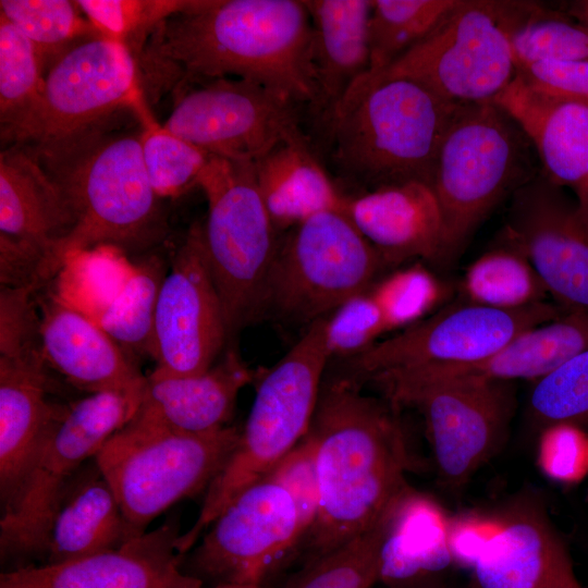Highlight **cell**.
Segmentation results:
<instances>
[{
	"instance_id": "cell-50",
	"label": "cell",
	"mask_w": 588,
	"mask_h": 588,
	"mask_svg": "<svg viewBox=\"0 0 588 588\" xmlns=\"http://www.w3.org/2000/svg\"><path fill=\"white\" fill-rule=\"evenodd\" d=\"M383 588H445L441 579L438 577H432L428 579H424L421 581L406 585V586H400V587H384Z\"/></svg>"
},
{
	"instance_id": "cell-38",
	"label": "cell",
	"mask_w": 588,
	"mask_h": 588,
	"mask_svg": "<svg viewBox=\"0 0 588 588\" xmlns=\"http://www.w3.org/2000/svg\"><path fill=\"white\" fill-rule=\"evenodd\" d=\"M391 514L372 529L294 569L281 588H372L379 583Z\"/></svg>"
},
{
	"instance_id": "cell-33",
	"label": "cell",
	"mask_w": 588,
	"mask_h": 588,
	"mask_svg": "<svg viewBox=\"0 0 588 588\" xmlns=\"http://www.w3.org/2000/svg\"><path fill=\"white\" fill-rule=\"evenodd\" d=\"M457 0H371L370 71H382L422 41Z\"/></svg>"
},
{
	"instance_id": "cell-8",
	"label": "cell",
	"mask_w": 588,
	"mask_h": 588,
	"mask_svg": "<svg viewBox=\"0 0 588 588\" xmlns=\"http://www.w3.org/2000/svg\"><path fill=\"white\" fill-rule=\"evenodd\" d=\"M142 394L103 391L59 403L15 498L1 511L2 560L41 556L61 493L78 469L131 420Z\"/></svg>"
},
{
	"instance_id": "cell-28",
	"label": "cell",
	"mask_w": 588,
	"mask_h": 588,
	"mask_svg": "<svg viewBox=\"0 0 588 588\" xmlns=\"http://www.w3.org/2000/svg\"><path fill=\"white\" fill-rule=\"evenodd\" d=\"M313 26V102L324 127L351 85L370 68L371 0H304Z\"/></svg>"
},
{
	"instance_id": "cell-14",
	"label": "cell",
	"mask_w": 588,
	"mask_h": 588,
	"mask_svg": "<svg viewBox=\"0 0 588 588\" xmlns=\"http://www.w3.org/2000/svg\"><path fill=\"white\" fill-rule=\"evenodd\" d=\"M304 535L293 497L265 476L220 512L181 567L205 587L265 588L275 573L291 567Z\"/></svg>"
},
{
	"instance_id": "cell-1",
	"label": "cell",
	"mask_w": 588,
	"mask_h": 588,
	"mask_svg": "<svg viewBox=\"0 0 588 588\" xmlns=\"http://www.w3.org/2000/svg\"><path fill=\"white\" fill-rule=\"evenodd\" d=\"M388 400L344 376L323 382L307 436L319 489L316 519L291 567L308 564L384 520L412 488L413 458Z\"/></svg>"
},
{
	"instance_id": "cell-29",
	"label": "cell",
	"mask_w": 588,
	"mask_h": 588,
	"mask_svg": "<svg viewBox=\"0 0 588 588\" xmlns=\"http://www.w3.org/2000/svg\"><path fill=\"white\" fill-rule=\"evenodd\" d=\"M586 350L588 310L566 311L522 331L482 360L463 366L407 369L441 379L536 381Z\"/></svg>"
},
{
	"instance_id": "cell-25",
	"label": "cell",
	"mask_w": 588,
	"mask_h": 588,
	"mask_svg": "<svg viewBox=\"0 0 588 588\" xmlns=\"http://www.w3.org/2000/svg\"><path fill=\"white\" fill-rule=\"evenodd\" d=\"M73 225L71 211L56 182L24 145L0 154V241L26 246L45 257Z\"/></svg>"
},
{
	"instance_id": "cell-41",
	"label": "cell",
	"mask_w": 588,
	"mask_h": 588,
	"mask_svg": "<svg viewBox=\"0 0 588 588\" xmlns=\"http://www.w3.org/2000/svg\"><path fill=\"white\" fill-rule=\"evenodd\" d=\"M385 332L404 330L428 317L448 295L445 284L422 261L397 269L369 287Z\"/></svg>"
},
{
	"instance_id": "cell-11",
	"label": "cell",
	"mask_w": 588,
	"mask_h": 588,
	"mask_svg": "<svg viewBox=\"0 0 588 588\" xmlns=\"http://www.w3.org/2000/svg\"><path fill=\"white\" fill-rule=\"evenodd\" d=\"M365 381L396 408L420 413L439 477L451 488L467 482L504 442L514 408L511 382L440 379L411 369Z\"/></svg>"
},
{
	"instance_id": "cell-13",
	"label": "cell",
	"mask_w": 588,
	"mask_h": 588,
	"mask_svg": "<svg viewBox=\"0 0 588 588\" xmlns=\"http://www.w3.org/2000/svg\"><path fill=\"white\" fill-rule=\"evenodd\" d=\"M383 266L343 211L319 212L291 229L279 244L266 308L310 324L368 290Z\"/></svg>"
},
{
	"instance_id": "cell-9",
	"label": "cell",
	"mask_w": 588,
	"mask_h": 588,
	"mask_svg": "<svg viewBox=\"0 0 588 588\" xmlns=\"http://www.w3.org/2000/svg\"><path fill=\"white\" fill-rule=\"evenodd\" d=\"M240 433L234 426L194 434L126 424L94 458L127 522L143 534L173 504L208 489L236 448Z\"/></svg>"
},
{
	"instance_id": "cell-23",
	"label": "cell",
	"mask_w": 588,
	"mask_h": 588,
	"mask_svg": "<svg viewBox=\"0 0 588 588\" xmlns=\"http://www.w3.org/2000/svg\"><path fill=\"white\" fill-rule=\"evenodd\" d=\"M342 211L385 265L414 259L439 264L441 216L427 184L408 182L365 191L345 197Z\"/></svg>"
},
{
	"instance_id": "cell-36",
	"label": "cell",
	"mask_w": 588,
	"mask_h": 588,
	"mask_svg": "<svg viewBox=\"0 0 588 588\" xmlns=\"http://www.w3.org/2000/svg\"><path fill=\"white\" fill-rule=\"evenodd\" d=\"M45 74L30 41L0 15V122L11 142L39 101Z\"/></svg>"
},
{
	"instance_id": "cell-48",
	"label": "cell",
	"mask_w": 588,
	"mask_h": 588,
	"mask_svg": "<svg viewBox=\"0 0 588 588\" xmlns=\"http://www.w3.org/2000/svg\"><path fill=\"white\" fill-rule=\"evenodd\" d=\"M266 476L281 483L293 497L305 538L316 519L319 504L315 452L310 438L306 434Z\"/></svg>"
},
{
	"instance_id": "cell-18",
	"label": "cell",
	"mask_w": 588,
	"mask_h": 588,
	"mask_svg": "<svg viewBox=\"0 0 588 588\" xmlns=\"http://www.w3.org/2000/svg\"><path fill=\"white\" fill-rule=\"evenodd\" d=\"M502 233L565 311L588 310V208L540 172L510 199Z\"/></svg>"
},
{
	"instance_id": "cell-30",
	"label": "cell",
	"mask_w": 588,
	"mask_h": 588,
	"mask_svg": "<svg viewBox=\"0 0 588 588\" xmlns=\"http://www.w3.org/2000/svg\"><path fill=\"white\" fill-rule=\"evenodd\" d=\"M254 163L258 189L277 231L291 230L319 212L342 211L345 196L305 138L280 144Z\"/></svg>"
},
{
	"instance_id": "cell-5",
	"label": "cell",
	"mask_w": 588,
	"mask_h": 588,
	"mask_svg": "<svg viewBox=\"0 0 588 588\" xmlns=\"http://www.w3.org/2000/svg\"><path fill=\"white\" fill-rule=\"evenodd\" d=\"M540 172L530 138L504 109L491 101L460 105L431 182L442 223L439 264L453 262L483 221Z\"/></svg>"
},
{
	"instance_id": "cell-3",
	"label": "cell",
	"mask_w": 588,
	"mask_h": 588,
	"mask_svg": "<svg viewBox=\"0 0 588 588\" xmlns=\"http://www.w3.org/2000/svg\"><path fill=\"white\" fill-rule=\"evenodd\" d=\"M107 125L53 146L28 147L60 188L73 219L47 262L48 280L74 253L102 245L146 249L166 234L143 160L142 130L109 132Z\"/></svg>"
},
{
	"instance_id": "cell-51",
	"label": "cell",
	"mask_w": 588,
	"mask_h": 588,
	"mask_svg": "<svg viewBox=\"0 0 588 588\" xmlns=\"http://www.w3.org/2000/svg\"><path fill=\"white\" fill-rule=\"evenodd\" d=\"M204 588H261V587L253 586V585H217V586H208Z\"/></svg>"
},
{
	"instance_id": "cell-42",
	"label": "cell",
	"mask_w": 588,
	"mask_h": 588,
	"mask_svg": "<svg viewBox=\"0 0 588 588\" xmlns=\"http://www.w3.org/2000/svg\"><path fill=\"white\" fill-rule=\"evenodd\" d=\"M528 412L541 429L559 422L588 425V350L534 381Z\"/></svg>"
},
{
	"instance_id": "cell-16",
	"label": "cell",
	"mask_w": 588,
	"mask_h": 588,
	"mask_svg": "<svg viewBox=\"0 0 588 588\" xmlns=\"http://www.w3.org/2000/svg\"><path fill=\"white\" fill-rule=\"evenodd\" d=\"M564 313L549 302L506 311L457 299L354 357L347 377L363 385L383 371L469 365L487 358L522 331Z\"/></svg>"
},
{
	"instance_id": "cell-40",
	"label": "cell",
	"mask_w": 588,
	"mask_h": 588,
	"mask_svg": "<svg viewBox=\"0 0 588 588\" xmlns=\"http://www.w3.org/2000/svg\"><path fill=\"white\" fill-rule=\"evenodd\" d=\"M139 124L143 160L156 195L177 197L198 186L211 155L171 133L154 117Z\"/></svg>"
},
{
	"instance_id": "cell-22",
	"label": "cell",
	"mask_w": 588,
	"mask_h": 588,
	"mask_svg": "<svg viewBox=\"0 0 588 588\" xmlns=\"http://www.w3.org/2000/svg\"><path fill=\"white\" fill-rule=\"evenodd\" d=\"M471 566L476 588H583L548 517L528 503L507 512Z\"/></svg>"
},
{
	"instance_id": "cell-27",
	"label": "cell",
	"mask_w": 588,
	"mask_h": 588,
	"mask_svg": "<svg viewBox=\"0 0 588 588\" xmlns=\"http://www.w3.org/2000/svg\"><path fill=\"white\" fill-rule=\"evenodd\" d=\"M42 360L0 357L1 511L15 498L59 405Z\"/></svg>"
},
{
	"instance_id": "cell-37",
	"label": "cell",
	"mask_w": 588,
	"mask_h": 588,
	"mask_svg": "<svg viewBox=\"0 0 588 588\" xmlns=\"http://www.w3.org/2000/svg\"><path fill=\"white\" fill-rule=\"evenodd\" d=\"M166 266L158 257L133 265L118 296L94 319L123 350L149 354L152 323Z\"/></svg>"
},
{
	"instance_id": "cell-26",
	"label": "cell",
	"mask_w": 588,
	"mask_h": 588,
	"mask_svg": "<svg viewBox=\"0 0 588 588\" xmlns=\"http://www.w3.org/2000/svg\"><path fill=\"white\" fill-rule=\"evenodd\" d=\"M139 535L127 522L110 483L91 458L61 493L40 558L44 564L62 563L117 549Z\"/></svg>"
},
{
	"instance_id": "cell-15",
	"label": "cell",
	"mask_w": 588,
	"mask_h": 588,
	"mask_svg": "<svg viewBox=\"0 0 588 588\" xmlns=\"http://www.w3.org/2000/svg\"><path fill=\"white\" fill-rule=\"evenodd\" d=\"M162 124L209 155L256 162L280 144L305 138L295 103L262 85L218 77L192 81Z\"/></svg>"
},
{
	"instance_id": "cell-21",
	"label": "cell",
	"mask_w": 588,
	"mask_h": 588,
	"mask_svg": "<svg viewBox=\"0 0 588 588\" xmlns=\"http://www.w3.org/2000/svg\"><path fill=\"white\" fill-rule=\"evenodd\" d=\"M39 335L46 364L73 387L90 393H142L146 377L90 317L53 292L39 302Z\"/></svg>"
},
{
	"instance_id": "cell-17",
	"label": "cell",
	"mask_w": 588,
	"mask_h": 588,
	"mask_svg": "<svg viewBox=\"0 0 588 588\" xmlns=\"http://www.w3.org/2000/svg\"><path fill=\"white\" fill-rule=\"evenodd\" d=\"M228 341L221 298L197 223L173 255L159 290L149 346L154 370L174 376L201 373L217 362Z\"/></svg>"
},
{
	"instance_id": "cell-45",
	"label": "cell",
	"mask_w": 588,
	"mask_h": 588,
	"mask_svg": "<svg viewBox=\"0 0 588 588\" xmlns=\"http://www.w3.org/2000/svg\"><path fill=\"white\" fill-rule=\"evenodd\" d=\"M37 290L1 286L0 357L44 360L39 335V316L32 296Z\"/></svg>"
},
{
	"instance_id": "cell-10",
	"label": "cell",
	"mask_w": 588,
	"mask_h": 588,
	"mask_svg": "<svg viewBox=\"0 0 588 588\" xmlns=\"http://www.w3.org/2000/svg\"><path fill=\"white\" fill-rule=\"evenodd\" d=\"M520 2L457 0L417 46L382 71L413 81L455 105L493 100L516 75L510 33Z\"/></svg>"
},
{
	"instance_id": "cell-24",
	"label": "cell",
	"mask_w": 588,
	"mask_h": 588,
	"mask_svg": "<svg viewBox=\"0 0 588 588\" xmlns=\"http://www.w3.org/2000/svg\"><path fill=\"white\" fill-rule=\"evenodd\" d=\"M491 102L528 135L542 174L588 208V106L546 98L516 75Z\"/></svg>"
},
{
	"instance_id": "cell-32",
	"label": "cell",
	"mask_w": 588,
	"mask_h": 588,
	"mask_svg": "<svg viewBox=\"0 0 588 588\" xmlns=\"http://www.w3.org/2000/svg\"><path fill=\"white\" fill-rule=\"evenodd\" d=\"M458 293L463 302L506 311L547 302L549 296L530 259L503 233L495 246L467 266Z\"/></svg>"
},
{
	"instance_id": "cell-44",
	"label": "cell",
	"mask_w": 588,
	"mask_h": 588,
	"mask_svg": "<svg viewBox=\"0 0 588 588\" xmlns=\"http://www.w3.org/2000/svg\"><path fill=\"white\" fill-rule=\"evenodd\" d=\"M326 345L332 357L354 358L385 334L381 311L369 289L323 317Z\"/></svg>"
},
{
	"instance_id": "cell-12",
	"label": "cell",
	"mask_w": 588,
	"mask_h": 588,
	"mask_svg": "<svg viewBox=\"0 0 588 588\" xmlns=\"http://www.w3.org/2000/svg\"><path fill=\"white\" fill-rule=\"evenodd\" d=\"M121 110L138 122L151 112L140 87L138 61L100 34L68 50L47 71L39 101L11 142L53 146L109 121Z\"/></svg>"
},
{
	"instance_id": "cell-46",
	"label": "cell",
	"mask_w": 588,
	"mask_h": 588,
	"mask_svg": "<svg viewBox=\"0 0 588 588\" xmlns=\"http://www.w3.org/2000/svg\"><path fill=\"white\" fill-rule=\"evenodd\" d=\"M538 464L542 473L562 483H576L588 475V433L583 427L559 422L541 429Z\"/></svg>"
},
{
	"instance_id": "cell-35",
	"label": "cell",
	"mask_w": 588,
	"mask_h": 588,
	"mask_svg": "<svg viewBox=\"0 0 588 588\" xmlns=\"http://www.w3.org/2000/svg\"><path fill=\"white\" fill-rule=\"evenodd\" d=\"M133 265L112 246L74 253L57 274L53 293L94 320L122 291Z\"/></svg>"
},
{
	"instance_id": "cell-43",
	"label": "cell",
	"mask_w": 588,
	"mask_h": 588,
	"mask_svg": "<svg viewBox=\"0 0 588 588\" xmlns=\"http://www.w3.org/2000/svg\"><path fill=\"white\" fill-rule=\"evenodd\" d=\"M515 65L551 60H588V27L538 7L510 33Z\"/></svg>"
},
{
	"instance_id": "cell-39",
	"label": "cell",
	"mask_w": 588,
	"mask_h": 588,
	"mask_svg": "<svg viewBox=\"0 0 588 588\" xmlns=\"http://www.w3.org/2000/svg\"><path fill=\"white\" fill-rule=\"evenodd\" d=\"M204 0H78L96 30L125 46L137 61L146 42L168 19L201 5Z\"/></svg>"
},
{
	"instance_id": "cell-19",
	"label": "cell",
	"mask_w": 588,
	"mask_h": 588,
	"mask_svg": "<svg viewBox=\"0 0 588 588\" xmlns=\"http://www.w3.org/2000/svg\"><path fill=\"white\" fill-rule=\"evenodd\" d=\"M181 532L179 522L169 518L113 550L9 569L0 576V588H204L181 567Z\"/></svg>"
},
{
	"instance_id": "cell-7",
	"label": "cell",
	"mask_w": 588,
	"mask_h": 588,
	"mask_svg": "<svg viewBox=\"0 0 588 588\" xmlns=\"http://www.w3.org/2000/svg\"><path fill=\"white\" fill-rule=\"evenodd\" d=\"M198 186L208 201L207 218L200 224L205 258L230 341L266 309L280 243L258 189L254 162L211 155Z\"/></svg>"
},
{
	"instance_id": "cell-34",
	"label": "cell",
	"mask_w": 588,
	"mask_h": 588,
	"mask_svg": "<svg viewBox=\"0 0 588 588\" xmlns=\"http://www.w3.org/2000/svg\"><path fill=\"white\" fill-rule=\"evenodd\" d=\"M0 15L30 41L44 74L72 47L99 34L76 1L1 0Z\"/></svg>"
},
{
	"instance_id": "cell-20",
	"label": "cell",
	"mask_w": 588,
	"mask_h": 588,
	"mask_svg": "<svg viewBox=\"0 0 588 588\" xmlns=\"http://www.w3.org/2000/svg\"><path fill=\"white\" fill-rule=\"evenodd\" d=\"M256 377L232 347L201 373L174 376L152 370L127 424L194 434L220 430L228 426L240 391Z\"/></svg>"
},
{
	"instance_id": "cell-49",
	"label": "cell",
	"mask_w": 588,
	"mask_h": 588,
	"mask_svg": "<svg viewBox=\"0 0 588 588\" xmlns=\"http://www.w3.org/2000/svg\"><path fill=\"white\" fill-rule=\"evenodd\" d=\"M499 523L466 519L449 524L448 542L452 558L471 565L497 531Z\"/></svg>"
},
{
	"instance_id": "cell-31",
	"label": "cell",
	"mask_w": 588,
	"mask_h": 588,
	"mask_svg": "<svg viewBox=\"0 0 588 588\" xmlns=\"http://www.w3.org/2000/svg\"><path fill=\"white\" fill-rule=\"evenodd\" d=\"M448 531L449 524L437 505L412 489L390 516L379 583L400 587L438 577L453 559Z\"/></svg>"
},
{
	"instance_id": "cell-47",
	"label": "cell",
	"mask_w": 588,
	"mask_h": 588,
	"mask_svg": "<svg viewBox=\"0 0 588 588\" xmlns=\"http://www.w3.org/2000/svg\"><path fill=\"white\" fill-rule=\"evenodd\" d=\"M516 76L546 98L588 106V60H551L516 65Z\"/></svg>"
},
{
	"instance_id": "cell-4",
	"label": "cell",
	"mask_w": 588,
	"mask_h": 588,
	"mask_svg": "<svg viewBox=\"0 0 588 588\" xmlns=\"http://www.w3.org/2000/svg\"><path fill=\"white\" fill-rule=\"evenodd\" d=\"M458 106L413 81L368 70L324 127L333 163L366 191L408 182L431 187L438 151Z\"/></svg>"
},
{
	"instance_id": "cell-2",
	"label": "cell",
	"mask_w": 588,
	"mask_h": 588,
	"mask_svg": "<svg viewBox=\"0 0 588 588\" xmlns=\"http://www.w3.org/2000/svg\"><path fill=\"white\" fill-rule=\"evenodd\" d=\"M143 57L182 82L228 77L313 105V26L304 0H204L162 23Z\"/></svg>"
},
{
	"instance_id": "cell-6",
	"label": "cell",
	"mask_w": 588,
	"mask_h": 588,
	"mask_svg": "<svg viewBox=\"0 0 588 588\" xmlns=\"http://www.w3.org/2000/svg\"><path fill=\"white\" fill-rule=\"evenodd\" d=\"M330 358L321 318L278 363L257 375L254 402L236 448L206 490L195 522L177 538L181 555L238 493L264 478L307 434Z\"/></svg>"
}]
</instances>
